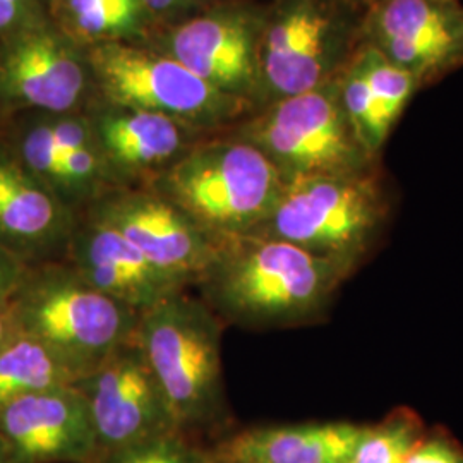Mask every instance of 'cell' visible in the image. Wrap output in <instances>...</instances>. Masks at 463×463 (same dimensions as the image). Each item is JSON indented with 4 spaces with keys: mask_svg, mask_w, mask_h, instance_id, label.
I'll use <instances>...</instances> for the list:
<instances>
[{
    "mask_svg": "<svg viewBox=\"0 0 463 463\" xmlns=\"http://www.w3.org/2000/svg\"><path fill=\"white\" fill-rule=\"evenodd\" d=\"M354 269L290 242L248 233L218 242L194 287L223 325L298 326L323 316Z\"/></svg>",
    "mask_w": 463,
    "mask_h": 463,
    "instance_id": "6da1fadb",
    "label": "cell"
},
{
    "mask_svg": "<svg viewBox=\"0 0 463 463\" xmlns=\"http://www.w3.org/2000/svg\"><path fill=\"white\" fill-rule=\"evenodd\" d=\"M9 304L17 333L52 348L83 378L133 338L141 317L67 261L30 268Z\"/></svg>",
    "mask_w": 463,
    "mask_h": 463,
    "instance_id": "7a4b0ae2",
    "label": "cell"
},
{
    "mask_svg": "<svg viewBox=\"0 0 463 463\" xmlns=\"http://www.w3.org/2000/svg\"><path fill=\"white\" fill-rule=\"evenodd\" d=\"M162 196L216 242L256 231L285 183L279 168L248 141L210 143L183 153L160 179Z\"/></svg>",
    "mask_w": 463,
    "mask_h": 463,
    "instance_id": "3957f363",
    "label": "cell"
},
{
    "mask_svg": "<svg viewBox=\"0 0 463 463\" xmlns=\"http://www.w3.org/2000/svg\"><path fill=\"white\" fill-rule=\"evenodd\" d=\"M223 321L184 290L139 317L134 333L179 430L215 420L225 405Z\"/></svg>",
    "mask_w": 463,
    "mask_h": 463,
    "instance_id": "277c9868",
    "label": "cell"
},
{
    "mask_svg": "<svg viewBox=\"0 0 463 463\" xmlns=\"http://www.w3.org/2000/svg\"><path fill=\"white\" fill-rule=\"evenodd\" d=\"M384 208L380 185L369 172L304 177L285 184L252 233L357 266L380 232Z\"/></svg>",
    "mask_w": 463,
    "mask_h": 463,
    "instance_id": "5b68a950",
    "label": "cell"
},
{
    "mask_svg": "<svg viewBox=\"0 0 463 463\" xmlns=\"http://www.w3.org/2000/svg\"><path fill=\"white\" fill-rule=\"evenodd\" d=\"M248 143L265 153L285 184L361 174L371 160L348 122L340 91L323 86L281 99L252 128Z\"/></svg>",
    "mask_w": 463,
    "mask_h": 463,
    "instance_id": "8992f818",
    "label": "cell"
},
{
    "mask_svg": "<svg viewBox=\"0 0 463 463\" xmlns=\"http://www.w3.org/2000/svg\"><path fill=\"white\" fill-rule=\"evenodd\" d=\"M76 386L86 398L99 455H110L179 430L162 388L134 336L78 381Z\"/></svg>",
    "mask_w": 463,
    "mask_h": 463,
    "instance_id": "52a82bcc",
    "label": "cell"
},
{
    "mask_svg": "<svg viewBox=\"0 0 463 463\" xmlns=\"http://www.w3.org/2000/svg\"><path fill=\"white\" fill-rule=\"evenodd\" d=\"M93 66L110 99L170 118H218L229 109L223 91L203 81L175 57L107 43L93 50Z\"/></svg>",
    "mask_w": 463,
    "mask_h": 463,
    "instance_id": "ba28073f",
    "label": "cell"
},
{
    "mask_svg": "<svg viewBox=\"0 0 463 463\" xmlns=\"http://www.w3.org/2000/svg\"><path fill=\"white\" fill-rule=\"evenodd\" d=\"M0 445L14 463H88L99 439L81 390L57 386L0 411Z\"/></svg>",
    "mask_w": 463,
    "mask_h": 463,
    "instance_id": "9c48e42d",
    "label": "cell"
},
{
    "mask_svg": "<svg viewBox=\"0 0 463 463\" xmlns=\"http://www.w3.org/2000/svg\"><path fill=\"white\" fill-rule=\"evenodd\" d=\"M88 216L112 227L153 265L191 287L215 258V239L160 193L116 194Z\"/></svg>",
    "mask_w": 463,
    "mask_h": 463,
    "instance_id": "30bf717a",
    "label": "cell"
},
{
    "mask_svg": "<svg viewBox=\"0 0 463 463\" xmlns=\"http://www.w3.org/2000/svg\"><path fill=\"white\" fill-rule=\"evenodd\" d=\"M76 225L66 203L0 145V248L30 268L66 261Z\"/></svg>",
    "mask_w": 463,
    "mask_h": 463,
    "instance_id": "8fae6325",
    "label": "cell"
},
{
    "mask_svg": "<svg viewBox=\"0 0 463 463\" xmlns=\"http://www.w3.org/2000/svg\"><path fill=\"white\" fill-rule=\"evenodd\" d=\"M66 261L97 290L137 315L191 287L153 265L118 232L91 216L72 232Z\"/></svg>",
    "mask_w": 463,
    "mask_h": 463,
    "instance_id": "7c38bea8",
    "label": "cell"
},
{
    "mask_svg": "<svg viewBox=\"0 0 463 463\" xmlns=\"http://www.w3.org/2000/svg\"><path fill=\"white\" fill-rule=\"evenodd\" d=\"M83 69L66 43L40 26L9 34L0 50V101L53 114L81 95Z\"/></svg>",
    "mask_w": 463,
    "mask_h": 463,
    "instance_id": "4fadbf2b",
    "label": "cell"
},
{
    "mask_svg": "<svg viewBox=\"0 0 463 463\" xmlns=\"http://www.w3.org/2000/svg\"><path fill=\"white\" fill-rule=\"evenodd\" d=\"M371 30L373 47L417 80L463 52V11L449 0H384Z\"/></svg>",
    "mask_w": 463,
    "mask_h": 463,
    "instance_id": "5bb4252c",
    "label": "cell"
},
{
    "mask_svg": "<svg viewBox=\"0 0 463 463\" xmlns=\"http://www.w3.org/2000/svg\"><path fill=\"white\" fill-rule=\"evenodd\" d=\"M330 16L313 2H298L281 14L266 36L263 69L269 86L296 97L321 86L330 62Z\"/></svg>",
    "mask_w": 463,
    "mask_h": 463,
    "instance_id": "9a60e30c",
    "label": "cell"
},
{
    "mask_svg": "<svg viewBox=\"0 0 463 463\" xmlns=\"http://www.w3.org/2000/svg\"><path fill=\"white\" fill-rule=\"evenodd\" d=\"M361 428L311 422L239 432L218 449V463H348Z\"/></svg>",
    "mask_w": 463,
    "mask_h": 463,
    "instance_id": "2e32d148",
    "label": "cell"
},
{
    "mask_svg": "<svg viewBox=\"0 0 463 463\" xmlns=\"http://www.w3.org/2000/svg\"><path fill=\"white\" fill-rule=\"evenodd\" d=\"M174 57L216 90H239L252 80V38L232 19H194L174 34Z\"/></svg>",
    "mask_w": 463,
    "mask_h": 463,
    "instance_id": "e0dca14e",
    "label": "cell"
},
{
    "mask_svg": "<svg viewBox=\"0 0 463 463\" xmlns=\"http://www.w3.org/2000/svg\"><path fill=\"white\" fill-rule=\"evenodd\" d=\"M97 139L105 164L126 174L172 165L183 155L177 120L155 112L128 110L105 117L99 122Z\"/></svg>",
    "mask_w": 463,
    "mask_h": 463,
    "instance_id": "ac0fdd59",
    "label": "cell"
},
{
    "mask_svg": "<svg viewBox=\"0 0 463 463\" xmlns=\"http://www.w3.org/2000/svg\"><path fill=\"white\" fill-rule=\"evenodd\" d=\"M81 373L32 336L17 333L0 350V411L17 398L57 386H71Z\"/></svg>",
    "mask_w": 463,
    "mask_h": 463,
    "instance_id": "d6986e66",
    "label": "cell"
},
{
    "mask_svg": "<svg viewBox=\"0 0 463 463\" xmlns=\"http://www.w3.org/2000/svg\"><path fill=\"white\" fill-rule=\"evenodd\" d=\"M424 434V422L414 411L397 409L378 424L361 428L348 463H403Z\"/></svg>",
    "mask_w": 463,
    "mask_h": 463,
    "instance_id": "ffe728a7",
    "label": "cell"
},
{
    "mask_svg": "<svg viewBox=\"0 0 463 463\" xmlns=\"http://www.w3.org/2000/svg\"><path fill=\"white\" fill-rule=\"evenodd\" d=\"M338 91L342 107L357 139L371 156L376 155L392 129L381 117L378 103L369 88L359 59L348 69Z\"/></svg>",
    "mask_w": 463,
    "mask_h": 463,
    "instance_id": "44dd1931",
    "label": "cell"
},
{
    "mask_svg": "<svg viewBox=\"0 0 463 463\" xmlns=\"http://www.w3.org/2000/svg\"><path fill=\"white\" fill-rule=\"evenodd\" d=\"M357 59L364 69L367 83L378 103L381 117L392 129L400 114L403 112L407 101L412 97L419 80L409 71L388 61L374 47H367Z\"/></svg>",
    "mask_w": 463,
    "mask_h": 463,
    "instance_id": "7402d4cb",
    "label": "cell"
},
{
    "mask_svg": "<svg viewBox=\"0 0 463 463\" xmlns=\"http://www.w3.org/2000/svg\"><path fill=\"white\" fill-rule=\"evenodd\" d=\"M179 430L153 438L116 453L107 463H208L196 449L187 447Z\"/></svg>",
    "mask_w": 463,
    "mask_h": 463,
    "instance_id": "603a6c76",
    "label": "cell"
},
{
    "mask_svg": "<svg viewBox=\"0 0 463 463\" xmlns=\"http://www.w3.org/2000/svg\"><path fill=\"white\" fill-rule=\"evenodd\" d=\"M139 14V0L120 2L112 5H103L86 13L74 14L76 28L88 36L116 34L131 28Z\"/></svg>",
    "mask_w": 463,
    "mask_h": 463,
    "instance_id": "cb8c5ba5",
    "label": "cell"
},
{
    "mask_svg": "<svg viewBox=\"0 0 463 463\" xmlns=\"http://www.w3.org/2000/svg\"><path fill=\"white\" fill-rule=\"evenodd\" d=\"M403 463H463V447L443 432L424 434Z\"/></svg>",
    "mask_w": 463,
    "mask_h": 463,
    "instance_id": "d4e9b609",
    "label": "cell"
},
{
    "mask_svg": "<svg viewBox=\"0 0 463 463\" xmlns=\"http://www.w3.org/2000/svg\"><path fill=\"white\" fill-rule=\"evenodd\" d=\"M47 126L53 143L64 155L74 149L95 146L93 134L90 133V128L81 120L61 118L55 122H47Z\"/></svg>",
    "mask_w": 463,
    "mask_h": 463,
    "instance_id": "484cf974",
    "label": "cell"
},
{
    "mask_svg": "<svg viewBox=\"0 0 463 463\" xmlns=\"http://www.w3.org/2000/svg\"><path fill=\"white\" fill-rule=\"evenodd\" d=\"M28 271L30 266L19 261L9 250L0 248V304L13 298Z\"/></svg>",
    "mask_w": 463,
    "mask_h": 463,
    "instance_id": "4316f807",
    "label": "cell"
},
{
    "mask_svg": "<svg viewBox=\"0 0 463 463\" xmlns=\"http://www.w3.org/2000/svg\"><path fill=\"white\" fill-rule=\"evenodd\" d=\"M32 9L30 4H19L13 0H0V33L14 34L30 26Z\"/></svg>",
    "mask_w": 463,
    "mask_h": 463,
    "instance_id": "83f0119b",
    "label": "cell"
},
{
    "mask_svg": "<svg viewBox=\"0 0 463 463\" xmlns=\"http://www.w3.org/2000/svg\"><path fill=\"white\" fill-rule=\"evenodd\" d=\"M17 335L14 317L9 302L0 304V350L5 347Z\"/></svg>",
    "mask_w": 463,
    "mask_h": 463,
    "instance_id": "f1b7e54d",
    "label": "cell"
},
{
    "mask_svg": "<svg viewBox=\"0 0 463 463\" xmlns=\"http://www.w3.org/2000/svg\"><path fill=\"white\" fill-rule=\"evenodd\" d=\"M120 2H133V0H67L69 11L71 14H80V13H86L91 9H99L103 5H112V4H120Z\"/></svg>",
    "mask_w": 463,
    "mask_h": 463,
    "instance_id": "f546056e",
    "label": "cell"
},
{
    "mask_svg": "<svg viewBox=\"0 0 463 463\" xmlns=\"http://www.w3.org/2000/svg\"><path fill=\"white\" fill-rule=\"evenodd\" d=\"M141 2H145L153 11H164L166 7L174 5L177 0H141Z\"/></svg>",
    "mask_w": 463,
    "mask_h": 463,
    "instance_id": "4dcf8cb0",
    "label": "cell"
},
{
    "mask_svg": "<svg viewBox=\"0 0 463 463\" xmlns=\"http://www.w3.org/2000/svg\"><path fill=\"white\" fill-rule=\"evenodd\" d=\"M0 463H14L13 462V458L5 453V449L2 448V445H0Z\"/></svg>",
    "mask_w": 463,
    "mask_h": 463,
    "instance_id": "1f68e13d",
    "label": "cell"
}]
</instances>
